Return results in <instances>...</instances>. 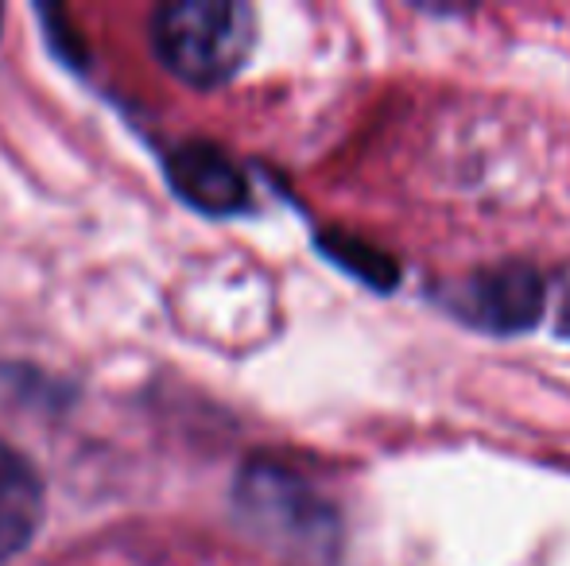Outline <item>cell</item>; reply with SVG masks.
<instances>
[{"label":"cell","mask_w":570,"mask_h":566,"mask_svg":"<svg viewBox=\"0 0 570 566\" xmlns=\"http://www.w3.org/2000/svg\"><path fill=\"white\" fill-rule=\"evenodd\" d=\"M237 516L268 552L299 566H326L338 552V513L287 466L248 461L233 489Z\"/></svg>","instance_id":"obj_1"},{"label":"cell","mask_w":570,"mask_h":566,"mask_svg":"<svg viewBox=\"0 0 570 566\" xmlns=\"http://www.w3.org/2000/svg\"><path fill=\"white\" fill-rule=\"evenodd\" d=\"M256 16L240 0H171L151 16V51L179 82L214 90L245 67Z\"/></svg>","instance_id":"obj_2"},{"label":"cell","mask_w":570,"mask_h":566,"mask_svg":"<svg viewBox=\"0 0 570 566\" xmlns=\"http://www.w3.org/2000/svg\"><path fill=\"white\" fill-rule=\"evenodd\" d=\"M167 182L187 206L210 218H229L248 206V179L218 143L190 140L167 156Z\"/></svg>","instance_id":"obj_3"},{"label":"cell","mask_w":570,"mask_h":566,"mask_svg":"<svg viewBox=\"0 0 570 566\" xmlns=\"http://www.w3.org/2000/svg\"><path fill=\"white\" fill-rule=\"evenodd\" d=\"M543 280L528 265H504L465 284L462 315L489 334H520L540 322Z\"/></svg>","instance_id":"obj_4"},{"label":"cell","mask_w":570,"mask_h":566,"mask_svg":"<svg viewBox=\"0 0 570 566\" xmlns=\"http://www.w3.org/2000/svg\"><path fill=\"white\" fill-rule=\"evenodd\" d=\"M43 477L16 446L0 443V563L16 559L43 524Z\"/></svg>","instance_id":"obj_5"},{"label":"cell","mask_w":570,"mask_h":566,"mask_svg":"<svg viewBox=\"0 0 570 566\" xmlns=\"http://www.w3.org/2000/svg\"><path fill=\"white\" fill-rule=\"evenodd\" d=\"M318 245H323V252L331 260H338L345 272L361 276L365 284H376V287H396V265H392L384 252L368 249V245L353 241V237L345 234H323L318 237Z\"/></svg>","instance_id":"obj_6"},{"label":"cell","mask_w":570,"mask_h":566,"mask_svg":"<svg viewBox=\"0 0 570 566\" xmlns=\"http://www.w3.org/2000/svg\"><path fill=\"white\" fill-rule=\"evenodd\" d=\"M563 334H570V302H567V315H563Z\"/></svg>","instance_id":"obj_7"},{"label":"cell","mask_w":570,"mask_h":566,"mask_svg":"<svg viewBox=\"0 0 570 566\" xmlns=\"http://www.w3.org/2000/svg\"><path fill=\"white\" fill-rule=\"evenodd\" d=\"M0 20H4V12H0Z\"/></svg>","instance_id":"obj_8"}]
</instances>
